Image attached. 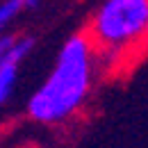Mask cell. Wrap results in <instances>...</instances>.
<instances>
[{
    "mask_svg": "<svg viewBox=\"0 0 148 148\" xmlns=\"http://www.w3.org/2000/svg\"><path fill=\"white\" fill-rule=\"evenodd\" d=\"M9 43H12V37H9V34L0 37V59H2V55H5V50L9 48Z\"/></svg>",
    "mask_w": 148,
    "mask_h": 148,
    "instance_id": "cell-5",
    "label": "cell"
},
{
    "mask_svg": "<svg viewBox=\"0 0 148 148\" xmlns=\"http://www.w3.org/2000/svg\"><path fill=\"white\" fill-rule=\"evenodd\" d=\"M25 9H30L27 0H0V37H5L9 25L18 18Z\"/></svg>",
    "mask_w": 148,
    "mask_h": 148,
    "instance_id": "cell-4",
    "label": "cell"
},
{
    "mask_svg": "<svg viewBox=\"0 0 148 148\" xmlns=\"http://www.w3.org/2000/svg\"><path fill=\"white\" fill-rule=\"evenodd\" d=\"M98 59L84 32L62 43L53 71L27 100V116L39 125H62L82 110L91 96Z\"/></svg>",
    "mask_w": 148,
    "mask_h": 148,
    "instance_id": "cell-1",
    "label": "cell"
},
{
    "mask_svg": "<svg viewBox=\"0 0 148 148\" xmlns=\"http://www.w3.org/2000/svg\"><path fill=\"white\" fill-rule=\"evenodd\" d=\"M32 48H34L32 37H12L9 48L5 50V55L0 59V110L12 98V93L16 89V82H18L21 64L27 59Z\"/></svg>",
    "mask_w": 148,
    "mask_h": 148,
    "instance_id": "cell-3",
    "label": "cell"
},
{
    "mask_svg": "<svg viewBox=\"0 0 148 148\" xmlns=\"http://www.w3.org/2000/svg\"><path fill=\"white\" fill-rule=\"evenodd\" d=\"M98 66H121L141 50L148 34V0H103L87 25Z\"/></svg>",
    "mask_w": 148,
    "mask_h": 148,
    "instance_id": "cell-2",
    "label": "cell"
}]
</instances>
